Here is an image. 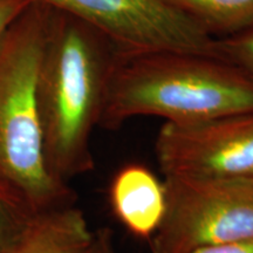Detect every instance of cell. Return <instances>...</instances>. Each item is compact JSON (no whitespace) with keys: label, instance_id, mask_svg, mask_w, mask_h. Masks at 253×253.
I'll return each mask as SVG.
<instances>
[{"label":"cell","instance_id":"obj_8","mask_svg":"<svg viewBox=\"0 0 253 253\" xmlns=\"http://www.w3.org/2000/svg\"><path fill=\"white\" fill-rule=\"evenodd\" d=\"M95 231L77 205L36 213L26 229L2 253H91Z\"/></svg>","mask_w":253,"mask_h":253},{"label":"cell","instance_id":"obj_1","mask_svg":"<svg viewBox=\"0 0 253 253\" xmlns=\"http://www.w3.org/2000/svg\"><path fill=\"white\" fill-rule=\"evenodd\" d=\"M118 49L106 34L49 7L37 77V102L48 170L69 183L94 170L90 140L99 126Z\"/></svg>","mask_w":253,"mask_h":253},{"label":"cell","instance_id":"obj_6","mask_svg":"<svg viewBox=\"0 0 253 253\" xmlns=\"http://www.w3.org/2000/svg\"><path fill=\"white\" fill-rule=\"evenodd\" d=\"M155 155L163 176L253 179V112L192 123L164 122Z\"/></svg>","mask_w":253,"mask_h":253},{"label":"cell","instance_id":"obj_9","mask_svg":"<svg viewBox=\"0 0 253 253\" xmlns=\"http://www.w3.org/2000/svg\"><path fill=\"white\" fill-rule=\"evenodd\" d=\"M201 25L213 38L253 27V0H163Z\"/></svg>","mask_w":253,"mask_h":253},{"label":"cell","instance_id":"obj_13","mask_svg":"<svg viewBox=\"0 0 253 253\" xmlns=\"http://www.w3.org/2000/svg\"><path fill=\"white\" fill-rule=\"evenodd\" d=\"M104 253H118L115 245H114L112 232L107 238ZM191 253H253V239L246 240V242L232 243V244L207 246V248L198 249Z\"/></svg>","mask_w":253,"mask_h":253},{"label":"cell","instance_id":"obj_12","mask_svg":"<svg viewBox=\"0 0 253 253\" xmlns=\"http://www.w3.org/2000/svg\"><path fill=\"white\" fill-rule=\"evenodd\" d=\"M32 2L33 0H0V53L12 26Z\"/></svg>","mask_w":253,"mask_h":253},{"label":"cell","instance_id":"obj_5","mask_svg":"<svg viewBox=\"0 0 253 253\" xmlns=\"http://www.w3.org/2000/svg\"><path fill=\"white\" fill-rule=\"evenodd\" d=\"M93 25L121 55L182 50L217 55L201 25L163 0H33Z\"/></svg>","mask_w":253,"mask_h":253},{"label":"cell","instance_id":"obj_7","mask_svg":"<svg viewBox=\"0 0 253 253\" xmlns=\"http://www.w3.org/2000/svg\"><path fill=\"white\" fill-rule=\"evenodd\" d=\"M109 202L120 223L132 236L149 242L166 213L164 182L145 166L128 164L112 179Z\"/></svg>","mask_w":253,"mask_h":253},{"label":"cell","instance_id":"obj_4","mask_svg":"<svg viewBox=\"0 0 253 253\" xmlns=\"http://www.w3.org/2000/svg\"><path fill=\"white\" fill-rule=\"evenodd\" d=\"M166 213L151 253H191L253 239V179L164 176Z\"/></svg>","mask_w":253,"mask_h":253},{"label":"cell","instance_id":"obj_14","mask_svg":"<svg viewBox=\"0 0 253 253\" xmlns=\"http://www.w3.org/2000/svg\"><path fill=\"white\" fill-rule=\"evenodd\" d=\"M110 233L108 229H99L95 231V245L91 253H104L106 242Z\"/></svg>","mask_w":253,"mask_h":253},{"label":"cell","instance_id":"obj_11","mask_svg":"<svg viewBox=\"0 0 253 253\" xmlns=\"http://www.w3.org/2000/svg\"><path fill=\"white\" fill-rule=\"evenodd\" d=\"M216 53L253 77V27L233 34L216 38Z\"/></svg>","mask_w":253,"mask_h":253},{"label":"cell","instance_id":"obj_2","mask_svg":"<svg viewBox=\"0 0 253 253\" xmlns=\"http://www.w3.org/2000/svg\"><path fill=\"white\" fill-rule=\"evenodd\" d=\"M253 112V77L220 56L182 50L118 53L99 126L156 116L192 123Z\"/></svg>","mask_w":253,"mask_h":253},{"label":"cell","instance_id":"obj_3","mask_svg":"<svg viewBox=\"0 0 253 253\" xmlns=\"http://www.w3.org/2000/svg\"><path fill=\"white\" fill-rule=\"evenodd\" d=\"M48 17V6L32 2L0 53V181L34 213L77 202L69 183L50 173L43 151L37 77Z\"/></svg>","mask_w":253,"mask_h":253},{"label":"cell","instance_id":"obj_10","mask_svg":"<svg viewBox=\"0 0 253 253\" xmlns=\"http://www.w3.org/2000/svg\"><path fill=\"white\" fill-rule=\"evenodd\" d=\"M34 214L14 190L0 181V253L21 236Z\"/></svg>","mask_w":253,"mask_h":253}]
</instances>
